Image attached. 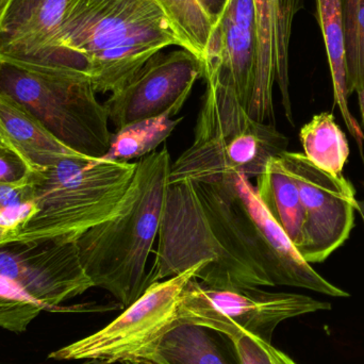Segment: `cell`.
I'll use <instances>...</instances> for the list:
<instances>
[{
	"mask_svg": "<svg viewBox=\"0 0 364 364\" xmlns=\"http://www.w3.org/2000/svg\"><path fill=\"white\" fill-rule=\"evenodd\" d=\"M0 364H6V363H0Z\"/></svg>",
	"mask_w": 364,
	"mask_h": 364,
	"instance_id": "cell-34",
	"label": "cell"
},
{
	"mask_svg": "<svg viewBox=\"0 0 364 364\" xmlns=\"http://www.w3.org/2000/svg\"><path fill=\"white\" fill-rule=\"evenodd\" d=\"M203 70V62L186 49L166 55L157 53L106 100L109 121L121 129L173 107L183 108Z\"/></svg>",
	"mask_w": 364,
	"mask_h": 364,
	"instance_id": "cell-11",
	"label": "cell"
},
{
	"mask_svg": "<svg viewBox=\"0 0 364 364\" xmlns=\"http://www.w3.org/2000/svg\"><path fill=\"white\" fill-rule=\"evenodd\" d=\"M76 0H11L0 23V59L34 66L59 34Z\"/></svg>",
	"mask_w": 364,
	"mask_h": 364,
	"instance_id": "cell-14",
	"label": "cell"
},
{
	"mask_svg": "<svg viewBox=\"0 0 364 364\" xmlns=\"http://www.w3.org/2000/svg\"><path fill=\"white\" fill-rule=\"evenodd\" d=\"M171 166L166 147L140 159L119 212L76 241L94 287L108 291L121 307L147 288V261L159 235Z\"/></svg>",
	"mask_w": 364,
	"mask_h": 364,
	"instance_id": "cell-3",
	"label": "cell"
},
{
	"mask_svg": "<svg viewBox=\"0 0 364 364\" xmlns=\"http://www.w3.org/2000/svg\"><path fill=\"white\" fill-rule=\"evenodd\" d=\"M304 155L316 166L341 176L350 156L346 134L331 113H321L306 124L299 132Z\"/></svg>",
	"mask_w": 364,
	"mask_h": 364,
	"instance_id": "cell-19",
	"label": "cell"
},
{
	"mask_svg": "<svg viewBox=\"0 0 364 364\" xmlns=\"http://www.w3.org/2000/svg\"><path fill=\"white\" fill-rule=\"evenodd\" d=\"M0 275L16 282L46 311H68L61 305L94 288L76 242H14L0 247Z\"/></svg>",
	"mask_w": 364,
	"mask_h": 364,
	"instance_id": "cell-10",
	"label": "cell"
},
{
	"mask_svg": "<svg viewBox=\"0 0 364 364\" xmlns=\"http://www.w3.org/2000/svg\"><path fill=\"white\" fill-rule=\"evenodd\" d=\"M10 1L11 0H0V23H1L2 18H4V13H6Z\"/></svg>",
	"mask_w": 364,
	"mask_h": 364,
	"instance_id": "cell-31",
	"label": "cell"
},
{
	"mask_svg": "<svg viewBox=\"0 0 364 364\" xmlns=\"http://www.w3.org/2000/svg\"><path fill=\"white\" fill-rule=\"evenodd\" d=\"M257 55L258 31L254 0H229L214 25L203 60V76L218 70L248 111L254 91Z\"/></svg>",
	"mask_w": 364,
	"mask_h": 364,
	"instance_id": "cell-12",
	"label": "cell"
},
{
	"mask_svg": "<svg viewBox=\"0 0 364 364\" xmlns=\"http://www.w3.org/2000/svg\"><path fill=\"white\" fill-rule=\"evenodd\" d=\"M0 141L23 160L31 172L44 171L77 155L62 144L18 102L0 93Z\"/></svg>",
	"mask_w": 364,
	"mask_h": 364,
	"instance_id": "cell-15",
	"label": "cell"
},
{
	"mask_svg": "<svg viewBox=\"0 0 364 364\" xmlns=\"http://www.w3.org/2000/svg\"><path fill=\"white\" fill-rule=\"evenodd\" d=\"M45 311L16 282L0 275V328L23 333Z\"/></svg>",
	"mask_w": 364,
	"mask_h": 364,
	"instance_id": "cell-23",
	"label": "cell"
},
{
	"mask_svg": "<svg viewBox=\"0 0 364 364\" xmlns=\"http://www.w3.org/2000/svg\"><path fill=\"white\" fill-rule=\"evenodd\" d=\"M200 4L203 10L205 11V14L209 17L211 21L212 25H215L218 23L220 17L222 16L225 8L229 0H197Z\"/></svg>",
	"mask_w": 364,
	"mask_h": 364,
	"instance_id": "cell-28",
	"label": "cell"
},
{
	"mask_svg": "<svg viewBox=\"0 0 364 364\" xmlns=\"http://www.w3.org/2000/svg\"><path fill=\"white\" fill-rule=\"evenodd\" d=\"M181 107H173L158 117H149L115 130L110 149L104 156L109 161L129 162L154 153L172 134L183 117L174 119Z\"/></svg>",
	"mask_w": 364,
	"mask_h": 364,
	"instance_id": "cell-18",
	"label": "cell"
},
{
	"mask_svg": "<svg viewBox=\"0 0 364 364\" xmlns=\"http://www.w3.org/2000/svg\"><path fill=\"white\" fill-rule=\"evenodd\" d=\"M158 353L171 364H230L207 328L178 324L162 340Z\"/></svg>",
	"mask_w": 364,
	"mask_h": 364,
	"instance_id": "cell-20",
	"label": "cell"
},
{
	"mask_svg": "<svg viewBox=\"0 0 364 364\" xmlns=\"http://www.w3.org/2000/svg\"><path fill=\"white\" fill-rule=\"evenodd\" d=\"M205 267L203 261L179 275L149 284L142 295L110 324L55 350L49 354V358L123 364L154 356L164 337L179 324V301L184 287Z\"/></svg>",
	"mask_w": 364,
	"mask_h": 364,
	"instance_id": "cell-7",
	"label": "cell"
},
{
	"mask_svg": "<svg viewBox=\"0 0 364 364\" xmlns=\"http://www.w3.org/2000/svg\"><path fill=\"white\" fill-rule=\"evenodd\" d=\"M256 191L272 218L297 250L303 242L305 212L296 182L278 157L273 158L257 178Z\"/></svg>",
	"mask_w": 364,
	"mask_h": 364,
	"instance_id": "cell-16",
	"label": "cell"
},
{
	"mask_svg": "<svg viewBox=\"0 0 364 364\" xmlns=\"http://www.w3.org/2000/svg\"><path fill=\"white\" fill-rule=\"evenodd\" d=\"M136 171V162L77 154L32 172L36 212L9 235L4 245L47 240L76 242L85 231L119 212Z\"/></svg>",
	"mask_w": 364,
	"mask_h": 364,
	"instance_id": "cell-4",
	"label": "cell"
},
{
	"mask_svg": "<svg viewBox=\"0 0 364 364\" xmlns=\"http://www.w3.org/2000/svg\"><path fill=\"white\" fill-rule=\"evenodd\" d=\"M9 233H10V231L0 227V246L4 245L6 240L8 239Z\"/></svg>",
	"mask_w": 364,
	"mask_h": 364,
	"instance_id": "cell-32",
	"label": "cell"
},
{
	"mask_svg": "<svg viewBox=\"0 0 364 364\" xmlns=\"http://www.w3.org/2000/svg\"><path fill=\"white\" fill-rule=\"evenodd\" d=\"M123 364H171L168 363L159 353L154 355V356L149 357V358L142 359V360L138 361H128Z\"/></svg>",
	"mask_w": 364,
	"mask_h": 364,
	"instance_id": "cell-30",
	"label": "cell"
},
{
	"mask_svg": "<svg viewBox=\"0 0 364 364\" xmlns=\"http://www.w3.org/2000/svg\"><path fill=\"white\" fill-rule=\"evenodd\" d=\"M171 45L184 49L155 0H76L55 42L32 68L80 75L97 93H113Z\"/></svg>",
	"mask_w": 364,
	"mask_h": 364,
	"instance_id": "cell-2",
	"label": "cell"
},
{
	"mask_svg": "<svg viewBox=\"0 0 364 364\" xmlns=\"http://www.w3.org/2000/svg\"><path fill=\"white\" fill-rule=\"evenodd\" d=\"M168 17L184 49L203 62L213 25L197 0H155ZM205 66V65H203Z\"/></svg>",
	"mask_w": 364,
	"mask_h": 364,
	"instance_id": "cell-21",
	"label": "cell"
},
{
	"mask_svg": "<svg viewBox=\"0 0 364 364\" xmlns=\"http://www.w3.org/2000/svg\"><path fill=\"white\" fill-rule=\"evenodd\" d=\"M36 212V207L34 201L4 208L0 210V227L6 229L11 233L16 230L23 223L27 222Z\"/></svg>",
	"mask_w": 364,
	"mask_h": 364,
	"instance_id": "cell-27",
	"label": "cell"
},
{
	"mask_svg": "<svg viewBox=\"0 0 364 364\" xmlns=\"http://www.w3.org/2000/svg\"><path fill=\"white\" fill-rule=\"evenodd\" d=\"M31 173L18 181L0 182V210L33 201Z\"/></svg>",
	"mask_w": 364,
	"mask_h": 364,
	"instance_id": "cell-26",
	"label": "cell"
},
{
	"mask_svg": "<svg viewBox=\"0 0 364 364\" xmlns=\"http://www.w3.org/2000/svg\"><path fill=\"white\" fill-rule=\"evenodd\" d=\"M331 309L326 301L295 293L259 288L215 289L193 278L184 287L178 307L179 324H192L235 339L250 335L272 344L276 327L288 320Z\"/></svg>",
	"mask_w": 364,
	"mask_h": 364,
	"instance_id": "cell-8",
	"label": "cell"
},
{
	"mask_svg": "<svg viewBox=\"0 0 364 364\" xmlns=\"http://www.w3.org/2000/svg\"><path fill=\"white\" fill-rule=\"evenodd\" d=\"M316 18L322 30L327 57L331 66L335 91L336 104L341 111L342 117L350 134L363 149L364 134L360 126L348 108V92L346 83V53H344L343 23H342L341 0H316Z\"/></svg>",
	"mask_w": 364,
	"mask_h": 364,
	"instance_id": "cell-17",
	"label": "cell"
},
{
	"mask_svg": "<svg viewBox=\"0 0 364 364\" xmlns=\"http://www.w3.org/2000/svg\"><path fill=\"white\" fill-rule=\"evenodd\" d=\"M346 83L364 110V0H341Z\"/></svg>",
	"mask_w": 364,
	"mask_h": 364,
	"instance_id": "cell-22",
	"label": "cell"
},
{
	"mask_svg": "<svg viewBox=\"0 0 364 364\" xmlns=\"http://www.w3.org/2000/svg\"><path fill=\"white\" fill-rule=\"evenodd\" d=\"M278 159L296 182L305 212L297 250L308 263L323 262L350 237L357 207L354 188L343 175L322 170L304 154L286 151Z\"/></svg>",
	"mask_w": 364,
	"mask_h": 364,
	"instance_id": "cell-9",
	"label": "cell"
},
{
	"mask_svg": "<svg viewBox=\"0 0 364 364\" xmlns=\"http://www.w3.org/2000/svg\"><path fill=\"white\" fill-rule=\"evenodd\" d=\"M31 170L10 147L0 141V182H14L29 176Z\"/></svg>",
	"mask_w": 364,
	"mask_h": 364,
	"instance_id": "cell-25",
	"label": "cell"
},
{
	"mask_svg": "<svg viewBox=\"0 0 364 364\" xmlns=\"http://www.w3.org/2000/svg\"><path fill=\"white\" fill-rule=\"evenodd\" d=\"M239 364H272L263 341L250 335H241L231 340Z\"/></svg>",
	"mask_w": 364,
	"mask_h": 364,
	"instance_id": "cell-24",
	"label": "cell"
},
{
	"mask_svg": "<svg viewBox=\"0 0 364 364\" xmlns=\"http://www.w3.org/2000/svg\"><path fill=\"white\" fill-rule=\"evenodd\" d=\"M263 346H264L265 350H267V355L271 359L272 364H297L288 355L272 346V344L263 342Z\"/></svg>",
	"mask_w": 364,
	"mask_h": 364,
	"instance_id": "cell-29",
	"label": "cell"
},
{
	"mask_svg": "<svg viewBox=\"0 0 364 364\" xmlns=\"http://www.w3.org/2000/svg\"><path fill=\"white\" fill-rule=\"evenodd\" d=\"M361 113H363V124H364V110Z\"/></svg>",
	"mask_w": 364,
	"mask_h": 364,
	"instance_id": "cell-33",
	"label": "cell"
},
{
	"mask_svg": "<svg viewBox=\"0 0 364 364\" xmlns=\"http://www.w3.org/2000/svg\"><path fill=\"white\" fill-rule=\"evenodd\" d=\"M258 55L254 91L248 107L252 119L274 124L273 90L277 83L287 119L294 125L289 93V43L282 25V0H254Z\"/></svg>",
	"mask_w": 364,
	"mask_h": 364,
	"instance_id": "cell-13",
	"label": "cell"
},
{
	"mask_svg": "<svg viewBox=\"0 0 364 364\" xmlns=\"http://www.w3.org/2000/svg\"><path fill=\"white\" fill-rule=\"evenodd\" d=\"M0 93L29 111L68 149L92 158L108 153V113L87 77L0 59Z\"/></svg>",
	"mask_w": 364,
	"mask_h": 364,
	"instance_id": "cell-6",
	"label": "cell"
},
{
	"mask_svg": "<svg viewBox=\"0 0 364 364\" xmlns=\"http://www.w3.org/2000/svg\"><path fill=\"white\" fill-rule=\"evenodd\" d=\"M203 77L207 87L194 141L172 164L168 184L231 174L258 178L273 158L287 151L289 139L274 124L252 119L218 70Z\"/></svg>",
	"mask_w": 364,
	"mask_h": 364,
	"instance_id": "cell-5",
	"label": "cell"
},
{
	"mask_svg": "<svg viewBox=\"0 0 364 364\" xmlns=\"http://www.w3.org/2000/svg\"><path fill=\"white\" fill-rule=\"evenodd\" d=\"M196 279L215 289L288 286L333 297L346 291L304 260L242 174L168 184L147 287L197 263Z\"/></svg>",
	"mask_w": 364,
	"mask_h": 364,
	"instance_id": "cell-1",
	"label": "cell"
}]
</instances>
